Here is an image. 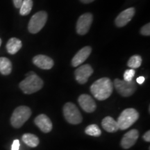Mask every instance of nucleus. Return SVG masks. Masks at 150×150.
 Segmentation results:
<instances>
[{
	"label": "nucleus",
	"instance_id": "nucleus-1",
	"mask_svg": "<svg viewBox=\"0 0 150 150\" xmlns=\"http://www.w3.org/2000/svg\"><path fill=\"white\" fill-rule=\"evenodd\" d=\"M113 91V83L110 79L103 77L97 80L91 86V92L95 99L103 101L108 99Z\"/></svg>",
	"mask_w": 150,
	"mask_h": 150
},
{
	"label": "nucleus",
	"instance_id": "nucleus-2",
	"mask_svg": "<svg viewBox=\"0 0 150 150\" xmlns=\"http://www.w3.org/2000/svg\"><path fill=\"white\" fill-rule=\"evenodd\" d=\"M20 88L25 94H32L42 89L43 81L36 74L30 75L20 83Z\"/></svg>",
	"mask_w": 150,
	"mask_h": 150
},
{
	"label": "nucleus",
	"instance_id": "nucleus-3",
	"mask_svg": "<svg viewBox=\"0 0 150 150\" xmlns=\"http://www.w3.org/2000/svg\"><path fill=\"white\" fill-rule=\"evenodd\" d=\"M139 118V113L134 108H127L124 110L117 118L119 129L125 130L132 126Z\"/></svg>",
	"mask_w": 150,
	"mask_h": 150
},
{
	"label": "nucleus",
	"instance_id": "nucleus-4",
	"mask_svg": "<svg viewBox=\"0 0 150 150\" xmlns=\"http://www.w3.org/2000/svg\"><path fill=\"white\" fill-rule=\"evenodd\" d=\"M31 110L26 106H18L14 110L11 117V125L14 128H20L31 117Z\"/></svg>",
	"mask_w": 150,
	"mask_h": 150
},
{
	"label": "nucleus",
	"instance_id": "nucleus-5",
	"mask_svg": "<svg viewBox=\"0 0 150 150\" xmlns=\"http://www.w3.org/2000/svg\"><path fill=\"white\" fill-rule=\"evenodd\" d=\"M63 111L67 122L72 125H79L82 122V116L79 110L72 103H66L63 106Z\"/></svg>",
	"mask_w": 150,
	"mask_h": 150
},
{
	"label": "nucleus",
	"instance_id": "nucleus-6",
	"mask_svg": "<svg viewBox=\"0 0 150 150\" xmlns=\"http://www.w3.org/2000/svg\"><path fill=\"white\" fill-rule=\"evenodd\" d=\"M47 20V14L45 11H39L31 17L28 24V29L30 33H38L45 25Z\"/></svg>",
	"mask_w": 150,
	"mask_h": 150
},
{
	"label": "nucleus",
	"instance_id": "nucleus-7",
	"mask_svg": "<svg viewBox=\"0 0 150 150\" xmlns=\"http://www.w3.org/2000/svg\"><path fill=\"white\" fill-rule=\"evenodd\" d=\"M114 86L117 93L123 97H129L132 95L136 91V84L134 81H125L116 79L114 81Z\"/></svg>",
	"mask_w": 150,
	"mask_h": 150
},
{
	"label": "nucleus",
	"instance_id": "nucleus-8",
	"mask_svg": "<svg viewBox=\"0 0 150 150\" xmlns=\"http://www.w3.org/2000/svg\"><path fill=\"white\" fill-rule=\"evenodd\" d=\"M93 20V15L89 13L81 16L76 23V32L78 34L85 35L88 32Z\"/></svg>",
	"mask_w": 150,
	"mask_h": 150
},
{
	"label": "nucleus",
	"instance_id": "nucleus-9",
	"mask_svg": "<svg viewBox=\"0 0 150 150\" xmlns=\"http://www.w3.org/2000/svg\"><path fill=\"white\" fill-rule=\"evenodd\" d=\"M93 69L88 64L79 67L74 72L75 79L80 84H84L88 81L90 76L93 74Z\"/></svg>",
	"mask_w": 150,
	"mask_h": 150
},
{
	"label": "nucleus",
	"instance_id": "nucleus-10",
	"mask_svg": "<svg viewBox=\"0 0 150 150\" xmlns=\"http://www.w3.org/2000/svg\"><path fill=\"white\" fill-rule=\"evenodd\" d=\"M79 104L84 111L93 112L96 109V103L92 97L86 94L81 95L78 99Z\"/></svg>",
	"mask_w": 150,
	"mask_h": 150
},
{
	"label": "nucleus",
	"instance_id": "nucleus-11",
	"mask_svg": "<svg viewBox=\"0 0 150 150\" xmlns=\"http://www.w3.org/2000/svg\"><path fill=\"white\" fill-rule=\"evenodd\" d=\"M135 15V8H129L123 11L118 15L115 20V25L117 27H122L127 25Z\"/></svg>",
	"mask_w": 150,
	"mask_h": 150
},
{
	"label": "nucleus",
	"instance_id": "nucleus-12",
	"mask_svg": "<svg viewBox=\"0 0 150 150\" xmlns=\"http://www.w3.org/2000/svg\"><path fill=\"white\" fill-rule=\"evenodd\" d=\"M139 137V133L136 129H132L125 134L122 138L120 145L124 149H129L134 146Z\"/></svg>",
	"mask_w": 150,
	"mask_h": 150
},
{
	"label": "nucleus",
	"instance_id": "nucleus-13",
	"mask_svg": "<svg viewBox=\"0 0 150 150\" xmlns=\"http://www.w3.org/2000/svg\"><path fill=\"white\" fill-rule=\"evenodd\" d=\"M34 122L35 125L42 132L49 133L52 129V123L51 120L45 114H40L35 118Z\"/></svg>",
	"mask_w": 150,
	"mask_h": 150
},
{
	"label": "nucleus",
	"instance_id": "nucleus-14",
	"mask_svg": "<svg viewBox=\"0 0 150 150\" xmlns=\"http://www.w3.org/2000/svg\"><path fill=\"white\" fill-rule=\"evenodd\" d=\"M92 48L89 46L84 47L75 54L72 60V65L73 67H77L83 63L91 55Z\"/></svg>",
	"mask_w": 150,
	"mask_h": 150
},
{
	"label": "nucleus",
	"instance_id": "nucleus-15",
	"mask_svg": "<svg viewBox=\"0 0 150 150\" xmlns=\"http://www.w3.org/2000/svg\"><path fill=\"white\" fill-rule=\"evenodd\" d=\"M33 63L38 67L42 70H50L54 66V61L51 58L41 54L33 57Z\"/></svg>",
	"mask_w": 150,
	"mask_h": 150
},
{
	"label": "nucleus",
	"instance_id": "nucleus-16",
	"mask_svg": "<svg viewBox=\"0 0 150 150\" xmlns=\"http://www.w3.org/2000/svg\"><path fill=\"white\" fill-rule=\"evenodd\" d=\"M102 126L105 131L109 133L116 132L119 129L117 121L110 116L105 117L102 120Z\"/></svg>",
	"mask_w": 150,
	"mask_h": 150
},
{
	"label": "nucleus",
	"instance_id": "nucleus-17",
	"mask_svg": "<svg viewBox=\"0 0 150 150\" xmlns=\"http://www.w3.org/2000/svg\"><path fill=\"white\" fill-rule=\"evenodd\" d=\"M22 41L16 38H11L6 44V50L10 54H16L22 48Z\"/></svg>",
	"mask_w": 150,
	"mask_h": 150
},
{
	"label": "nucleus",
	"instance_id": "nucleus-18",
	"mask_svg": "<svg viewBox=\"0 0 150 150\" xmlns=\"http://www.w3.org/2000/svg\"><path fill=\"white\" fill-rule=\"evenodd\" d=\"M12 71V63L6 57H0V73L3 75H8Z\"/></svg>",
	"mask_w": 150,
	"mask_h": 150
},
{
	"label": "nucleus",
	"instance_id": "nucleus-19",
	"mask_svg": "<svg viewBox=\"0 0 150 150\" xmlns=\"http://www.w3.org/2000/svg\"><path fill=\"white\" fill-rule=\"evenodd\" d=\"M22 141L30 147H35L38 145L40 140L38 138L32 134H25L22 137Z\"/></svg>",
	"mask_w": 150,
	"mask_h": 150
},
{
	"label": "nucleus",
	"instance_id": "nucleus-20",
	"mask_svg": "<svg viewBox=\"0 0 150 150\" xmlns=\"http://www.w3.org/2000/svg\"><path fill=\"white\" fill-rule=\"evenodd\" d=\"M33 7L32 0H23L20 8V13L21 16H27L31 13Z\"/></svg>",
	"mask_w": 150,
	"mask_h": 150
},
{
	"label": "nucleus",
	"instance_id": "nucleus-21",
	"mask_svg": "<svg viewBox=\"0 0 150 150\" xmlns=\"http://www.w3.org/2000/svg\"><path fill=\"white\" fill-rule=\"evenodd\" d=\"M142 64V58L139 55H134L129 59L127 63V65L131 69L138 68Z\"/></svg>",
	"mask_w": 150,
	"mask_h": 150
},
{
	"label": "nucleus",
	"instance_id": "nucleus-22",
	"mask_svg": "<svg viewBox=\"0 0 150 150\" xmlns=\"http://www.w3.org/2000/svg\"><path fill=\"white\" fill-rule=\"evenodd\" d=\"M85 133L91 136L98 137L102 134V131L97 125H91L88 126L85 129Z\"/></svg>",
	"mask_w": 150,
	"mask_h": 150
},
{
	"label": "nucleus",
	"instance_id": "nucleus-23",
	"mask_svg": "<svg viewBox=\"0 0 150 150\" xmlns=\"http://www.w3.org/2000/svg\"><path fill=\"white\" fill-rule=\"evenodd\" d=\"M135 74H136V72H135L134 69L127 70L124 73V81H132Z\"/></svg>",
	"mask_w": 150,
	"mask_h": 150
},
{
	"label": "nucleus",
	"instance_id": "nucleus-24",
	"mask_svg": "<svg viewBox=\"0 0 150 150\" xmlns=\"http://www.w3.org/2000/svg\"><path fill=\"white\" fill-rule=\"evenodd\" d=\"M140 33L143 35L149 36L150 35V24L148 23L143 26L140 29Z\"/></svg>",
	"mask_w": 150,
	"mask_h": 150
},
{
	"label": "nucleus",
	"instance_id": "nucleus-25",
	"mask_svg": "<svg viewBox=\"0 0 150 150\" xmlns=\"http://www.w3.org/2000/svg\"><path fill=\"white\" fill-rule=\"evenodd\" d=\"M20 144L19 140H15L13 142L11 150H19V149H20Z\"/></svg>",
	"mask_w": 150,
	"mask_h": 150
},
{
	"label": "nucleus",
	"instance_id": "nucleus-26",
	"mask_svg": "<svg viewBox=\"0 0 150 150\" xmlns=\"http://www.w3.org/2000/svg\"><path fill=\"white\" fill-rule=\"evenodd\" d=\"M13 1L15 6H16L17 8H20V6H21L22 1H23V0H13Z\"/></svg>",
	"mask_w": 150,
	"mask_h": 150
},
{
	"label": "nucleus",
	"instance_id": "nucleus-27",
	"mask_svg": "<svg viewBox=\"0 0 150 150\" xmlns=\"http://www.w3.org/2000/svg\"><path fill=\"white\" fill-rule=\"evenodd\" d=\"M143 139L145 140L146 142H150V131H147V132L144 134L143 136Z\"/></svg>",
	"mask_w": 150,
	"mask_h": 150
},
{
	"label": "nucleus",
	"instance_id": "nucleus-28",
	"mask_svg": "<svg viewBox=\"0 0 150 150\" xmlns=\"http://www.w3.org/2000/svg\"><path fill=\"white\" fill-rule=\"evenodd\" d=\"M136 81L138 84H142L145 81V77L144 76H139V77L137 78Z\"/></svg>",
	"mask_w": 150,
	"mask_h": 150
},
{
	"label": "nucleus",
	"instance_id": "nucleus-29",
	"mask_svg": "<svg viewBox=\"0 0 150 150\" xmlns=\"http://www.w3.org/2000/svg\"><path fill=\"white\" fill-rule=\"evenodd\" d=\"M94 1H95V0H81V1L84 4H89L93 2Z\"/></svg>",
	"mask_w": 150,
	"mask_h": 150
},
{
	"label": "nucleus",
	"instance_id": "nucleus-30",
	"mask_svg": "<svg viewBox=\"0 0 150 150\" xmlns=\"http://www.w3.org/2000/svg\"><path fill=\"white\" fill-rule=\"evenodd\" d=\"M35 72H29V73H27V74H26V76H30V75H32V74H34Z\"/></svg>",
	"mask_w": 150,
	"mask_h": 150
},
{
	"label": "nucleus",
	"instance_id": "nucleus-31",
	"mask_svg": "<svg viewBox=\"0 0 150 150\" xmlns=\"http://www.w3.org/2000/svg\"><path fill=\"white\" fill-rule=\"evenodd\" d=\"M1 38H0V46H1Z\"/></svg>",
	"mask_w": 150,
	"mask_h": 150
}]
</instances>
